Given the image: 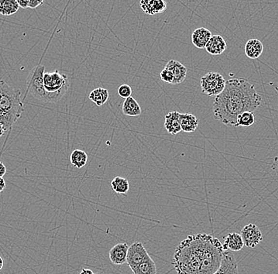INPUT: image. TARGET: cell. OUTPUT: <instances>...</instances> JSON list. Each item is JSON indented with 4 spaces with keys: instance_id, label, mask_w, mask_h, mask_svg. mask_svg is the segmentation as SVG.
<instances>
[{
    "instance_id": "obj_23",
    "label": "cell",
    "mask_w": 278,
    "mask_h": 274,
    "mask_svg": "<svg viewBox=\"0 0 278 274\" xmlns=\"http://www.w3.org/2000/svg\"><path fill=\"white\" fill-rule=\"evenodd\" d=\"M70 160L74 167L81 168L86 166L88 161V155L83 150H75L71 152Z\"/></svg>"
},
{
    "instance_id": "obj_9",
    "label": "cell",
    "mask_w": 278,
    "mask_h": 274,
    "mask_svg": "<svg viewBox=\"0 0 278 274\" xmlns=\"http://www.w3.org/2000/svg\"><path fill=\"white\" fill-rule=\"evenodd\" d=\"M214 274H239L237 261L232 253L225 251L220 267Z\"/></svg>"
},
{
    "instance_id": "obj_36",
    "label": "cell",
    "mask_w": 278,
    "mask_h": 274,
    "mask_svg": "<svg viewBox=\"0 0 278 274\" xmlns=\"http://www.w3.org/2000/svg\"></svg>"
},
{
    "instance_id": "obj_2",
    "label": "cell",
    "mask_w": 278,
    "mask_h": 274,
    "mask_svg": "<svg viewBox=\"0 0 278 274\" xmlns=\"http://www.w3.org/2000/svg\"><path fill=\"white\" fill-rule=\"evenodd\" d=\"M262 97L255 86L245 78L226 81L225 90L214 99V117L229 126H236L240 114L254 112L261 105Z\"/></svg>"
},
{
    "instance_id": "obj_14",
    "label": "cell",
    "mask_w": 278,
    "mask_h": 274,
    "mask_svg": "<svg viewBox=\"0 0 278 274\" xmlns=\"http://www.w3.org/2000/svg\"><path fill=\"white\" fill-rule=\"evenodd\" d=\"M211 37H212V33L210 30L201 27V28L195 30L193 32L191 35V41L195 47L199 49H203Z\"/></svg>"
},
{
    "instance_id": "obj_18",
    "label": "cell",
    "mask_w": 278,
    "mask_h": 274,
    "mask_svg": "<svg viewBox=\"0 0 278 274\" xmlns=\"http://www.w3.org/2000/svg\"><path fill=\"white\" fill-rule=\"evenodd\" d=\"M180 120L181 129L186 133H192L199 126V120L193 114L180 113Z\"/></svg>"
},
{
    "instance_id": "obj_32",
    "label": "cell",
    "mask_w": 278,
    "mask_h": 274,
    "mask_svg": "<svg viewBox=\"0 0 278 274\" xmlns=\"http://www.w3.org/2000/svg\"><path fill=\"white\" fill-rule=\"evenodd\" d=\"M5 187H6V182H5L4 179L0 177V193L3 191Z\"/></svg>"
},
{
    "instance_id": "obj_21",
    "label": "cell",
    "mask_w": 278,
    "mask_h": 274,
    "mask_svg": "<svg viewBox=\"0 0 278 274\" xmlns=\"http://www.w3.org/2000/svg\"><path fill=\"white\" fill-rule=\"evenodd\" d=\"M134 274H156V266L155 261L152 259V258L149 259L139 264L137 267L132 270Z\"/></svg>"
},
{
    "instance_id": "obj_3",
    "label": "cell",
    "mask_w": 278,
    "mask_h": 274,
    "mask_svg": "<svg viewBox=\"0 0 278 274\" xmlns=\"http://www.w3.org/2000/svg\"><path fill=\"white\" fill-rule=\"evenodd\" d=\"M23 111L21 91L0 80V122L5 131H11Z\"/></svg>"
},
{
    "instance_id": "obj_5",
    "label": "cell",
    "mask_w": 278,
    "mask_h": 274,
    "mask_svg": "<svg viewBox=\"0 0 278 274\" xmlns=\"http://www.w3.org/2000/svg\"><path fill=\"white\" fill-rule=\"evenodd\" d=\"M43 82L45 91L53 94L64 96L69 87L67 76L60 74L58 70L54 72L45 73Z\"/></svg>"
},
{
    "instance_id": "obj_8",
    "label": "cell",
    "mask_w": 278,
    "mask_h": 274,
    "mask_svg": "<svg viewBox=\"0 0 278 274\" xmlns=\"http://www.w3.org/2000/svg\"><path fill=\"white\" fill-rule=\"evenodd\" d=\"M244 246L249 248H255L263 240V233L259 228L255 224H249L243 228L240 232Z\"/></svg>"
},
{
    "instance_id": "obj_16",
    "label": "cell",
    "mask_w": 278,
    "mask_h": 274,
    "mask_svg": "<svg viewBox=\"0 0 278 274\" xmlns=\"http://www.w3.org/2000/svg\"><path fill=\"white\" fill-rule=\"evenodd\" d=\"M224 251H240L244 248V244L240 234L236 232L229 233L225 237V242L223 244Z\"/></svg>"
},
{
    "instance_id": "obj_4",
    "label": "cell",
    "mask_w": 278,
    "mask_h": 274,
    "mask_svg": "<svg viewBox=\"0 0 278 274\" xmlns=\"http://www.w3.org/2000/svg\"><path fill=\"white\" fill-rule=\"evenodd\" d=\"M45 71V66L42 64L37 65L30 71L26 79L27 92H30L32 96L42 102L56 103L63 96L61 94L48 93L45 91L43 82Z\"/></svg>"
},
{
    "instance_id": "obj_17",
    "label": "cell",
    "mask_w": 278,
    "mask_h": 274,
    "mask_svg": "<svg viewBox=\"0 0 278 274\" xmlns=\"http://www.w3.org/2000/svg\"><path fill=\"white\" fill-rule=\"evenodd\" d=\"M263 44L258 39H250L245 45V54L249 59L256 60L263 52Z\"/></svg>"
},
{
    "instance_id": "obj_7",
    "label": "cell",
    "mask_w": 278,
    "mask_h": 274,
    "mask_svg": "<svg viewBox=\"0 0 278 274\" xmlns=\"http://www.w3.org/2000/svg\"><path fill=\"white\" fill-rule=\"evenodd\" d=\"M150 257L149 253L141 242L134 243L129 246L126 263L133 270Z\"/></svg>"
},
{
    "instance_id": "obj_12",
    "label": "cell",
    "mask_w": 278,
    "mask_h": 274,
    "mask_svg": "<svg viewBox=\"0 0 278 274\" xmlns=\"http://www.w3.org/2000/svg\"><path fill=\"white\" fill-rule=\"evenodd\" d=\"M205 50L208 53L213 56H219L225 52L227 48V44L225 39L220 35H214L210 38L207 45H205Z\"/></svg>"
},
{
    "instance_id": "obj_25",
    "label": "cell",
    "mask_w": 278,
    "mask_h": 274,
    "mask_svg": "<svg viewBox=\"0 0 278 274\" xmlns=\"http://www.w3.org/2000/svg\"><path fill=\"white\" fill-rule=\"evenodd\" d=\"M255 122V115L254 112L246 111L244 113L240 114L236 119V126H244L249 127L252 126Z\"/></svg>"
},
{
    "instance_id": "obj_31",
    "label": "cell",
    "mask_w": 278,
    "mask_h": 274,
    "mask_svg": "<svg viewBox=\"0 0 278 274\" xmlns=\"http://www.w3.org/2000/svg\"><path fill=\"white\" fill-rule=\"evenodd\" d=\"M19 7L22 9L29 8V0H19L17 1Z\"/></svg>"
},
{
    "instance_id": "obj_24",
    "label": "cell",
    "mask_w": 278,
    "mask_h": 274,
    "mask_svg": "<svg viewBox=\"0 0 278 274\" xmlns=\"http://www.w3.org/2000/svg\"><path fill=\"white\" fill-rule=\"evenodd\" d=\"M111 187L113 191L119 195H126L128 193L130 185L128 180L124 177L116 176L111 183Z\"/></svg>"
},
{
    "instance_id": "obj_10",
    "label": "cell",
    "mask_w": 278,
    "mask_h": 274,
    "mask_svg": "<svg viewBox=\"0 0 278 274\" xmlns=\"http://www.w3.org/2000/svg\"><path fill=\"white\" fill-rule=\"evenodd\" d=\"M129 246L126 243L115 245L109 251V260L116 266H122L126 262V256Z\"/></svg>"
},
{
    "instance_id": "obj_27",
    "label": "cell",
    "mask_w": 278,
    "mask_h": 274,
    "mask_svg": "<svg viewBox=\"0 0 278 274\" xmlns=\"http://www.w3.org/2000/svg\"><path fill=\"white\" fill-rule=\"evenodd\" d=\"M118 93L120 95V97H122V98H128L132 94V89H131V86L124 84V85H122V86H120L119 87Z\"/></svg>"
},
{
    "instance_id": "obj_15",
    "label": "cell",
    "mask_w": 278,
    "mask_h": 274,
    "mask_svg": "<svg viewBox=\"0 0 278 274\" xmlns=\"http://www.w3.org/2000/svg\"><path fill=\"white\" fill-rule=\"evenodd\" d=\"M165 67L170 70L173 75L174 78H175L174 85L182 83L186 78L187 69L181 62H178L176 60H170Z\"/></svg>"
},
{
    "instance_id": "obj_29",
    "label": "cell",
    "mask_w": 278,
    "mask_h": 274,
    "mask_svg": "<svg viewBox=\"0 0 278 274\" xmlns=\"http://www.w3.org/2000/svg\"><path fill=\"white\" fill-rule=\"evenodd\" d=\"M272 169L274 170L276 173V176H278V156L274 157V162L272 164Z\"/></svg>"
},
{
    "instance_id": "obj_6",
    "label": "cell",
    "mask_w": 278,
    "mask_h": 274,
    "mask_svg": "<svg viewBox=\"0 0 278 274\" xmlns=\"http://www.w3.org/2000/svg\"><path fill=\"white\" fill-rule=\"evenodd\" d=\"M201 92L209 96H218L225 90L226 81L217 72H209L200 80Z\"/></svg>"
},
{
    "instance_id": "obj_35",
    "label": "cell",
    "mask_w": 278,
    "mask_h": 274,
    "mask_svg": "<svg viewBox=\"0 0 278 274\" xmlns=\"http://www.w3.org/2000/svg\"><path fill=\"white\" fill-rule=\"evenodd\" d=\"M3 260H2V258L0 257V270H2V267H3Z\"/></svg>"
},
{
    "instance_id": "obj_22",
    "label": "cell",
    "mask_w": 278,
    "mask_h": 274,
    "mask_svg": "<svg viewBox=\"0 0 278 274\" xmlns=\"http://www.w3.org/2000/svg\"><path fill=\"white\" fill-rule=\"evenodd\" d=\"M19 8L17 0H0V15L3 16L15 15Z\"/></svg>"
},
{
    "instance_id": "obj_26",
    "label": "cell",
    "mask_w": 278,
    "mask_h": 274,
    "mask_svg": "<svg viewBox=\"0 0 278 274\" xmlns=\"http://www.w3.org/2000/svg\"><path fill=\"white\" fill-rule=\"evenodd\" d=\"M160 77L162 80L163 82L165 83L172 84L174 85L175 82V78H174L173 75L171 73V71L169 69L165 67L164 70H162L161 74H160Z\"/></svg>"
},
{
    "instance_id": "obj_1",
    "label": "cell",
    "mask_w": 278,
    "mask_h": 274,
    "mask_svg": "<svg viewBox=\"0 0 278 274\" xmlns=\"http://www.w3.org/2000/svg\"><path fill=\"white\" fill-rule=\"evenodd\" d=\"M224 254L222 244L212 235H190L176 247L172 266L177 274H214Z\"/></svg>"
},
{
    "instance_id": "obj_20",
    "label": "cell",
    "mask_w": 278,
    "mask_h": 274,
    "mask_svg": "<svg viewBox=\"0 0 278 274\" xmlns=\"http://www.w3.org/2000/svg\"><path fill=\"white\" fill-rule=\"evenodd\" d=\"M109 97V92L104 88H97L93 90L89 95L90 101H93L97 107H101L107 102Z\"/></svg>"
},
{
    "instance_id": "obj_34",
    "label": "cell",
    "mask_w": 278,
    "mask_h": 274,
    "mask_svg": "<svg viewBox=\"0 0 278 274\" xmlns=\"http://www.w3.org/2000/svg\"><path fill=\"white\" fill-rule=\"evenodd\" d=\"M5 132H6V131H5L4 127L0 122V137H2V135H4Z\"/></svg>"
},
{
    "instance_id": "obj_30",
    "label": "cell",
    "mask_w": 278,
    "mask_h": 274,
    "mask_svg": "<svg viewBox=\"0 0 278 274\" xmlns=\"http://www.w3.org/2000/svg\"><path fill=\"white\" fill-rule=\"evenodd\" d=\"M6 173H7V167L4 164L0 161V177H3Z\"/></svg>"
},
{
    "instance_id": "obj_28",
    "label": "cell",
    "mask_w": 278,
    "mask_h": 274,
    "mask_svg": "<svg viewBox=\"0 0 278 274\" xmlns=\"http://www.w3.org/2000/svg\"><path fill=\"white\" fill-rule=\"evenodd\" d=\"M44 4L43 1H37V0H30L29 1V8L35 9Z\"/></svg>"
},
{
    "instance_id": "obj_11",
    "label": "cell",
    "mask_w": 278,
    "mask_h": 274,
    "mask_svg": "<svg viewBox=\"0 0 278 274\" xmlns=\"http://www.w3.org/2000/svg\"><path fill=\"white\" fill-rule=\"evenodd\" d=\"M140 7L147 15H155L166 11L168 3L164 0H142L140 2Z\"/></svg>"
},
{
    "instance_id": "obj_13",
    "label": "cell",
    "mask_w": 278,
    "mask_h": 274,
    "mask_svg": "<svg viewBox=\"0 0 278 274\" xmlns=\"http://www.w3.org/2000/svg\"><path fill=\"white\" fill-rule=\"evenodd\" d=\"M180 113L171 111L165 117V127L170 135H176L182 131L180 126Z\"/></svg>"
},
{
    "instance_id": "obj_19",
    "label": "cell",
    "mask_w": 278,
    "mask_h": 274,
    "mask_svg": "<svg viewBox=\"0 0 278 274\" xmlns=\"http://www.w3.org/2000/svg\"><path fill=\"white\" fill-rule=\"evenodd\" d=\"M123 113L127 116H139L141 114L140 105L132 96L125 99L122 107Z\"/></svg>"
},
{
    "instance_id": "obj_33",
    "label": "cell",
    "mask_w": 278,
    "mask_h": 274,
    "mask_svg": "<svg viewBox=\"0 0 278 274\" xmlns=\"http://www.w3.org/2000/svg\"><path fill=\"white\" fill-rule=\"evenodd\" d=\"M80 274H94L92 270H89V269H83V270H81V273Z\"/></svg>"
}]
</instances>
